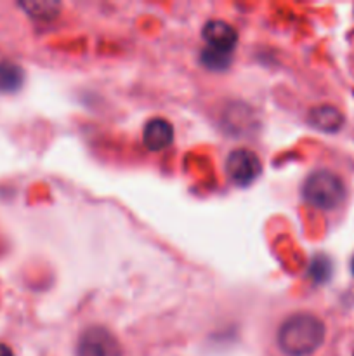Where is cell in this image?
<instances>
[{
  "instance_id": "cell-1",
  "label": "cell",
  "mask_w": 354,
  "mask_h": 356,
  "mask_svg": "<svg viewBox=\"0 0 354 356\" xmlns=\"http://www.w3.org/2000/svg\"><path fill=\"white\" fill-rule=\"evenodd\" d=\"M325 323L311 313H295L281 323L278 346L287 356H309L325 343Z\"/></svg>"
},
{
  "instance_id": "cell-2",
  "label": "cell",
  "mask_w": 354,
  "mask_h": 356,
  "mask_svg": "<svg viewBox=\"0 0 354 356\" xmlns=\"http://www.w3.org/2000/svg\"><path fill=\"white\" fill-rule=\"evenodd\" d=\"M346 184L342 177L326 169L309 174L302 186V198L305 204L318 211H335L346 200Z\"/></svg>"
},
{
  "instance_id": "cell-3",
  "label": "cell",
  "mask_w": 354,
  "mask_h": 356,
  "mask_svg": "<svg viewBox=\"0 0 354 356\" xmlns=\"http://www.w3.org/2000/svg\"><path fill=\"white\" fill-rule=\"evenodd\" d=\"M76 356H121V346L110 330L94 325L80 334Z\"/></svg>"
},
{
  "instance_id": "cell-4",
  "label": "cell",
  "mask_w": 354,
  "mask_h": 356,
  "mask_svg": "<svg viewBox=\"0 0 354 356\" xmlns=\"http://www.w3.org/2000/svg\"><path fill=\"white\" fill-rule=\"evenodd\" d=\"M260 170H262V163H260V159L252 149H233L229 153L228 160H226L228 177L231 179V183L238 184V186L252 184L260 176Z\"/></svg>"
},
{
  "instance_id": "cell-5",
  "label": "cell",
  "mask_w": 354,
  "mask_h": 356,
  "mask_svg": "<svg viewBox=\"0 0 354 356\" xmlns=\"http://www.w3.org/2000/svg\"><path fill=\"white\" fill-rule=\"evenodd\" d=\"M201 37L207 42L208 49L222 52V54H231L238 44V31L235 26L222 19H210L205 23L201 30Z\"/></svg>"
},
{
  "instance_id": "cell-6",
  "label": "cell",
  "mask_w": 354,
  "mask_h": 356,
  "mask_svg": "<svg viewBox=\"0 0 354 356\" xmlns=\"http://www.w3.org/2000/svg\"><path fill=\"white\" fill-rule=\"evenodd\" d=\"M174 125L162 117H155L144 125L142 143L149 152H162L169 148L174 141Z\"/></svg>"
},
{
  "instance_id": "cell-7",
  "label": "cell",
  "mask_w": 354,
  "mask_h": 356,
  "mask_svg": "<svg viewBox=\"0 0 354 356\" xmlns=\"http://www.w3.org/2000/svg\"><path fill=\"white\" fill-rule=\"evenodd\" d=\"M309 124L321 132H337L344 125V115L332 104H319L309 111Z\"/></svg>"
},
{
  "instance_id": "cell-8",
  "label": "cell",
  "mask_w": 354,
  "mask_h": 356,
  "mask_svg": "<svg viewBox=\"0 0 354 356\" xmlns=\"http://www.w3.org/2000/svg\"><path fill=\"white\" fill-rule=\"evenodd\" d=\"M24 72L19 65L2 59L0 61V92H16L23 87Z\"/></svg>"
},
{
  "instance_id": "cell-9",
  "label": "cell",
  "mask_w": 354,
  "mask_h": 356,
  "mask_svg": "<svg viewBox=\"0 0 354 356\" xmlns=\"http://www.w3.org/2000/svg\"><path fill=\"white\" fill-rule=\"evenodd\" d=\"M19 7L26 10L28 16L35 17V19L49 21L58 16L61 6L56 2H21Z\"/></svg>"
},
{
  "instance_id": "cell-10",
  "label": "cell",
  "mask_w": 354,
  "mask_h": 356,
  "mask_svg": "<svg viewBox=\"0 0 354 356\" xmlns=\"http://www.w3.org/2000/svg\"><path fill=\"white\" fill-rule=\"evenodd\" d=\"M309 273H311V278L316 284H323V282L330 280V277H332V261L323 256V254H318V256L312 257Z\"/></svg>"
},
{
  "instance_id": "cell-11",
  "label": "cell",
  "mask_w": 354,
  "mask_h": 356,
  "mask_svg": "<svg viewBox=\"0 0 354 356\" xmlns=\"http://www.w3.org/2000/svg\"><path fill=\"white\" fill-rule=\"evenodd\" d=\"M201 63L210 70H226L231 63V58L229 54H222V52L207 47L205 51H201Z\"/></svg>"
},
{
  "instance_id": "cell-12",
  "label": "cell",
  "mask_w": 354,
  "mask_h": 356,
  "mask_svg": "<svg viewBox=\"0 0 354 356\" xmlns=\"http://www.w3.org/2000/svg\"><path fill=\"white\" fill-rule=\"evenodd\" d=\"M0 356H14V353H12V350L7 346V344L0 343Z\"/></svg>"
},
{
  "instance_id": "cell-13",
  "label": "cell",
  "mask_w": 354,
  "mask_h": 356,
  "mask_svg": "<svg viewBox=\"0 0 354 356\" xmlns=\"http://www.w3.org/2000/svg\"><path fill=\"white\" fill-rule=\"evenodd\" d=\"M351 271H353V275H354V257H353V261H351Z\"/></svg>"
},
{
  "instance_id": "cell-14",
  "label": "cell",
  "mask_w": 354,
  "mask_h": 356,
  "mask_svg": "<svg viewBox=\"0 0 354 356\" xmlns=\"http://www.w3.org/2000/svg\"><path fill=\"white\" fill-rule=\"evenodd\" d=\"M353 356H354V355H353Z\"/></svg>"
}]
</instances>
